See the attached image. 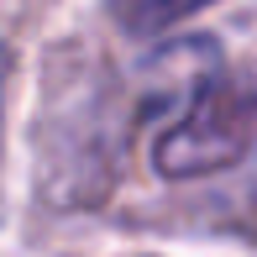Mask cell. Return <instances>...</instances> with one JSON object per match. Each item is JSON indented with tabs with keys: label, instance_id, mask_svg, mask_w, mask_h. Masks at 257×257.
Here are the masks:
<instances>
[{
	"label": "cell",
	"instance_id": "cell-1",
	"mask_svg": "<svg viewBox=\"0 0 257 257\" xmlns=\"http://www.w3.org/2000/svg\"><path fill=\"white\" fill-rule=\"evenodd\" d=\"M257 132V95L226 79L200 84V95L184 105L153 142V168L163 179H200V173L231 168L252 147Z\"/></svg>",
	"mask_w": 257,
	"mask_h": 257
},
{
	"label": "cell",
	"instance_id": "cell-2",
	"mask_svg": "<svg viewBox=\"0 0 257 257\" xmlns=\"http://www.w3.org/2000/svg\"><path fill=\"white\" fill-rule=\"evenodd\" d=\"M210 0H105L110 21L132 37H153V32H168L179 21H189L194 11H205Z\"/></svg>",
	"mask_w": 257,
	"mask_h": 257
}]
</instances>
